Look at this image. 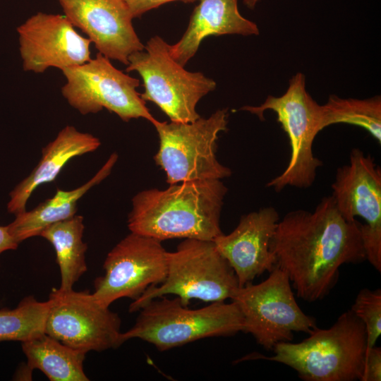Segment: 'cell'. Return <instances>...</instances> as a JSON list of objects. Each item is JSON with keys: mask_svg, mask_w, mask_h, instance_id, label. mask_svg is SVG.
I'll use <instances>...</instances> for the list:
<instances>
[{"mask_svg": "<svg viewBox=\"0 0 381 381\" xmlns=\"http://www.w3.org/2000/svg\"><path fill=\"white\" fill-rule=\"evenodd\" d=\"M360 226L356 219H344L332 195L313 212L294 210L279 221L270 248L275 267L287 274L298 297L322 299L337 283L341 266L366 260Z\"/></svg>", "mask_w": 381, "mask_h": 381, "instance_id": "cell-1", "label": "cell"}, {"mask_svg": "<svg viewBox=\"0 0 381 381\" xmlns=\"http://www.w3.org/2000/svg\"><path fill=\"white\" fill-rule=\"evenodd\" d=\"M227 188L219 179L196 180L138 193L128 216L131 232L160 241H214L222 234L220 216Z\"/></svg>", "mask_w": 381, "mask_h": 381, "instance_id": "cell-2", "label": "cell"}, {"mask_svg": "<svg viewBox=\"0 0 381 381\" xmlns=\"http://www.w3.org/2000/svg\"><path fill=\"white\" fill-rule=\"evenodd\" d=\"M367 349L365 325L350 309L329 328L317 327L299 343H277L274 356L258 358L284 364L306 381H354L361 379Z\"/></svg>", "mask_w": 381, "mask_h": 381, "instance_id": "cell-3", "label": "cell"}, {"mask_svg": "<svg viewBox=\"0 0 381 381\" xmlns=\"http://www.w3.org/2000/svg\"><path fill=\"white\" fill-rule=\"evenodd\" d=\"M162 297L150 301L140 309L135 325L121 333V344L131 339H140L164 351L206 337L243 332V318L234 301L213 302L190 309L179 297Z\"/></svg>", "mask_w": 381, "mask_h": 381, "instance_id": "cell-4", "label": "cell"}, {"mask_svg": "<svg viewBox=\"0 0 381 381\" xmlns=\"http://www.w3.org/2000/svg\"><path fill=\"white\" fill-rule=\"evenodd\" d=\"M238 286L234 270L213 241L185 238L175 251L167 253L163 282L149 287L131 303L129 311H138L150 301L167 294L176 295L185 306L193 299L224 301Z\"/></svg>", "mask_w": 381, "mask_h": 381, "instance_id": "cell-5", "label": "cell"}, {"mask_svg": "<svg viewBox=\"0 0 381 381\" xmlns=\"http://www.w3.org/2000/svg\"><path fill=\"white\" fill-rule=\"evenodd\" d=\"M241 110L255 114L264 120V112L271 110L277 115L286 133L291 155L285 170L267 183L277 192L286 186L310 187L322 162L313 152V143L320 129L322 105L308 92L306 76L297 73L291 77L286 92L279 97L269 95L259 106L246 105Z\"/></svg>", "mask_w": 381, "mask_h": 381, "instance_id": "cell-6", "label": "cell"}, {"mask_svg": "<svg viewBox=\"0 0 381 381\" xmlns=\"http://www.w3.org/2000/svg\"><path fill=\"white\" fill-rule=\"evenodd\" d=\"M226 109L217 110L207 119L192 122H161L154 124L159 147L154 159L165 172L167 182L222 179L231 169L217 159L219 134L227 129Z\"/></svg>", "mask_w": 381, "mask_h": 381, "instance_id": "cell-7", "label": "cell"}, {"mask_svg": "<svg viewBox=\"0 0 381 381\" xmlns=\"http://www.w3.org/2000/svg\"><path fill=\"white\" fill-rule=\"evenodd\" d=\"M170 44L161 37H151L142 51L128 57L127 72L141 76L140 97L157 105L171 121L192 122L200 118L199 100L216 87V83L201 72H190L171 56Z\"/></svg>", "mask_w": 381, "mask_h": 381, "instance_id": "cell-8", "label": "cell"}, {"mask_svg": "<svg viewBox=\"0 0 381 381\" xmlns=\"http://www.w3.org/2000/svg\"><path fill=\"white\" fill-rule=\"evenodd\" d=\"M231 299L243 315V332L267 351L291 341L295 332L310 334L318 327L315 319L298 306L287 274L277 267L260 284L237 287Z\"/></svg>", "mask_w": 381, "mask_h": 381, "instance_id": "cell-9", "label": "cell"}, {"mask_svg": "<svg viewBox=\"0 0 381 381\" xmlns=\"http://www.w3.org/2000/svg\"><path fill=\"white\" fill-rule=\"evenodd\" d=\"M62 72L66 79L62 95L81 114L105 108L126 122L138 118L157 122L136 90L140 80L115 68L102 54Z\"/></svg>", "mask_w": 381, "mask_h": 381, "instance_id": "cell-10", "label": "cell"}, {"mask_svg": "<svg viewBox=\"0 0 381 381\" xmlns=\"http://www.w3.org/2000/svg\"><path fill=\"white\" fill-rule=\"evenodd\" d=\"M47 301L45 334L86 353L121 345L119 316L89 291L53 289Z\"/></svg>", "mask_w": 381, "mask_h": 381, "instance_id": "cell-11", "label": "cell"}, {"mask_svg": "<svg viewBox=\"0 0 381 381\" xmlns=\"http://www.w3.org/2000/svg\"><path fill=\"white\" fill-rule=\"evenodd\" d=\"M161 242L133 232L124 237L107 254L104 274L94 283V297L109 307L121 298L134 301L149 287L163 282L168 252Z\"/></svg>", "mask_w": 381, "mask_h": 381, "instance_id": "cell-12", "label": "cell"}, {"mask_svg": "<svg viewBox=\"0 0 381 381\" xmlns=\"http://www.w3.org/2000/svg\"><path fill=\"white\" fill-rule=\"evenodd\" d=\"M332 198L348 221L360 217V229L366 260L381 272V169L374 158L353 149L349 164L337 169Z\"/></svg>", "mask_w": 381, "mask_h": 381, "instance_id": "cell-13", "label": "cell"}, {"mask_svg": "<svg viewBox=\"0 0 381 381\" xmlns=\"http://www.w3.org/2000/svg\"><path fill=\"white\" fill-rule=\"evenodd\" d=\"M25 71H64L90 58L91 41L80 35L65 15L37 13L17 28Z\"/></svg>", "mask_w": 381, "mask_h": 381, "instance_id": "cell-14", "label": "cell"}, {"mask_svg": "<svg viewBox=\"0 0 381 381\" xmlns=\"http://www.w3.org/2000/svg\"><path fill=\"white\" fill-rule=\"evenodd\" d=\"M65 16L109 59L128 64L133 53L142 51L124 0H58Z\"/></svg>", "mask_w": 381, "mask_h": 381, "instance_id": "cell-15", "label": "cell"}, {"mask_svg": "<svg viewBox=\"0 0 381 381\" xmlns=\"http://www.w3.org/2000/svg\"><path fill=\"white\" fill-rule=\"evenodd\" d=\"M279 221L274 207H263L242 216L232 232L222 233L213 241L234 270L239 286L274 269L270 246Z\"/></svg>", "mask_w": 381, "mask_h": 381, "instance_id": "cell-16", "label": "cell"}, {"mask_svg": "<svg viewBox=\"0 0 381 381\" xmlns=\"http://www.w3.org/2000/svg\"><path fill=\"white\" fill-rule=\"evenodd\" d=\"M188 28L178 42L171 45L172 58L183 66L196 54L202 41L210 35H258L257 24L239 12L238 0H199Z\"/></svg>", "mask_w": 381, "mask_h": 381, "instance_id": "cell-17", "label": "cell"}, {"mask_svg": "<svg viewBox=\"0 0 381 381\" xmlns=\"http://www.w3.org/2000/svg\"><path fill=\"white\" fill-rule=\"evenodd\" d=\"M100 145L98 138L80 132L73 126L62 128L55 139L42 148L37 166L10 193L8 212L15 216L25 212L29 198L38 186L54 181L71 159L94 152Z\"/></svg>", "mask_w": 381, "mask_h": 381, "instance_id": "cell-18", "label": "cell"}, {"mask_svg": "<svg viewBox=\"0 0 381 381\" xmlns=\"http://www.w3.org/2000/svg\"><path fill=\"white\" fill-rule=\"evenodd\" d=\"M118 155L112 153L102 167L85 183L70 190L57 188L55 195L30 211L16 215V219L6 225L9 234L19 244L36 236L49 226L76 214L78 201L93 186L107 178L114 166Z\"/></svg>", "mask_w": 381, "mask_h": 381, "instance_id": "cell-19", "label": "cell"}, {"mask_svg": "<svg viewBox=\"0 0 381 381\" xmlns=\"http://www.w3.org/2000/svg\"><path fill=\"white\" fill-rule=\"evenodd\" d=\"M27 368L39 369L51 381H88L83 370L86 352L69 347L43 333L21 342Z\"/></svg>", "mask_w": 381, "mask_h": 381, "instance_id": "cell-20", "label": "cell"}, {"mask_svg": "<svg viewBox=\"0 0 381 381\" xmlns=\"http://www.w3.org/2000/svg\"><path fill=\"white\" fill-rule=\"evenodd\" d=\"M84 229L83 217L75 214L49 226L40 235L55 250L61 290L72 289L87 270L85 262L87 246L83 240Z\"/></svg>", "mask_w": 381, "mask_h": 381, "instance_id": "cell-21", "label": "cell"}, {"mask_svg": "<svg viewBox=\"0 0 381 381\" xmlns=\"http://www.w3.org/2000/svg\"><path fill=\"white\" fill-rule=\"evenodd\" d=\"M336 123L358 126L381 143V98H341L331 95L322 105L320 129Z\"/></svg>", "mask_w": 381, "mask_h": 381, "instance_id": "cell-22", "label": "cell"}, {"mask_svg": "<svg viewBox=\"0 0 381 381\" xmlns=\"http://www.w3.org/2000/svg\"><path fill=\"white\" fill-rule=\"evenodd\" d=\"M49 302L33 296L20 301L13 309H0V341H25L44 333Z\"/></svg>", "mask_w": 381, "mask_h": 381, "instance_id": "cell-23", "label": "cell"}, {"mask_svg": "<svg viewBox=\"0 0 381 381\" xmlns=\"http://www.w3.org/2000/svg\"><path fill=\"white\" fill-rule=\"evenodd\" d=\"M351 310L363 322L367 332L368 348H371L381 334V290L367 288L359 291Z\"/></svg>", "mask_w": 381, "mask_h": 381, "instance_id": "cell-24", "label": "cell"}, {"mask_svg": "<svg viewBox=\"0 0 381 381\" xmlns=\"http://www.w3.org/2000/svg\"><path fill=\"white\" fill-rule=\"evenodd\" d=\"M381 380V349L375 346L368 348L363 373L361 381H380Z\"/></svg>", "mask_w": 381, "mask_h": 381, "instance_id": "cell-25", "label": "cell"}, {"mask_svg": "<svg viewBox=\"0 0 381 381\" xmlns=\"http://www.w3.org/2000/svg\"><path fill=\"white\" fill-rule=\"evenodd\" d=\"M175 1L193 3L199 0H124L133 18H138L145 13L163 4Z\"/></svg>", "mask_w": 381, "mask_h": 381, "instance_id": "cell-26", "label": "cell"}, {"mask_svg": "<svg viewBox=\"0 0 381 381\" xmlns=\"http://www.w3.org/2000/svg\"><path fill=\"white\" fill-rule=\"evenodd\" d=\"M18 243L9 234L6 226H0V255L6 250H16Z\"/></svg>", "mask_w": 381, "mask_h": 381, "instance_id": "cell-27", "label": "cell"}, {"mask_svg": "<svg viewBox=\"0 0 381 381\" xmlns=\"http://www.w3.org/2000/svg\"><path fill=\"white\" fill-rule=\"evenodd\" d=\"M258 1V0H243L244 4L250 9L255 8Z\"/></svg>", "mask_w": 381, "mask_h": 381, "instance_id": "cell-28", "label": "cell"}]
</instances>
